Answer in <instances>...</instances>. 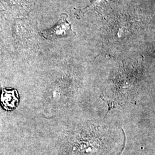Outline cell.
Segmentation results:
<instances>
[{"label": "cell", "instance_id": "obj_3", "mask_svg": "<svg viewBox=\"0 0 155 155\" xmlns=\"http://www.w3.org/2000/svg\"><path fill=\"white\" fill-rule=\"evenodd\" d=\"M110 1V0H109ZM107 1L106 0H94V1L91 4V5L86 8L84 10L81 11L80 12H84L88 10H95L97 12H99L101 10V8H102V6L105 5V4L107 3Z\"/></svg>", "mask_w": 155, "mask_h": 155}, {"label": "cell", "instance_id": "obj_2", "mask_svg": "<svg viewBox=\"0 0 155 155\" xmlns=\"http://www.w3.org/2000/svg\"><path fill=\"white\" fill-rule=\"evenodd\" d=\"M0 95V104L4 110H14L19 104V95L16 90H8L2 87Z\"/></svg>", "mask_w": 155, "mask_h": 155}, {"label": "cell", "instance_id": "obj_1", "mask_svg": "<svg viewBox=\"0 0 155 155\" xmlns=\"http://www.w3.org/2000/svg\"><path fill=\"white\" fill-rule=\"evenodd\" d=\"M67 18L66 14H62L61 18L55 27L41 32L40 35L45 39L49 40L75 35L76 33L72 31L71 24L68 21Z\"/></svg>", "mask_w": 155, "mask_h": 155}]
</instances>
